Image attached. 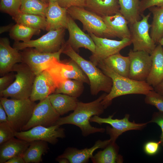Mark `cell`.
<instances>
[{
    "label": "cell",
    "mask_w": 163,
    "mask_h": 163,
    "mask_svg": "<svg viewBox=\"0 0 163 163\" xmlns=\"http://www.w3.org/2000/svg\"><path fill=\"white\" fill-rule=\"evenodd\" d=\"M107 94H103L96 100L89 103L78 102L72 113L67 116L60 117L54 125L60 126L71 124L75 125L80 128L84 136L97 133H103L106 130L105 129L92 126L90 124V120L92 116H99L104 113L105 108L101 101Z\"/></svg>",
    "instance_id": "cell-1"
},
{
    "label": "cell",
    "mask_w": 163,
    "mask_h": 163,
    "mask_svg": "<svg viewBox=\"0 0 163 163\" xmlns=\"http://www.w3.org/2000/svg\"><path fill=\"white\" fill-rule=\"evenodd\" d=\"M97 66L112 80L113 85L110 92L101 101L105 109L111 104L113 99L117 97L129 94L145 95L154 90L153 87L146 81H136L120 75L102 62H99Z\"/></svg>",
    "instance_id": "cell-2"
},
{
    "label": "cell",
    "mask_w": 163,
    "mask_h": 163,
    "mask_svg": "<svg viewBox=\"0 0 163 163\" xmlns=\"http://www.w3.org/2000/svg\"><path fill=\"white\" fill-rule=\"evenodd\" d=\"M62 53L75 61L87 75L90 82L92 95H97L101 91L107 94L110 92L113 85L111 78L91 61L87 60L80 56L67 42Z\"/></svg>",
    "instance_id": "cell-3"
},
{
    "label": "cell",
    "mask_w": 163,
    "mask_h": 163,
    "mask_svg": "<svg viewBox=\"0 0 163 163\" xmlns=\"http://www.w3.org/2000/svg\"><path fill=\"white\" fill-rule=\"evenodd\" d=\"M12 71L16 73L15 80L6 89L0 92V97L17 99L29 98L36 75L22 62L16 64Z\"/></svg>",
    "instance_id": "cell-4"
},
{
    "label": "cell",
    "mask_w": 163,
    "mask_h": 163,
    "mask_svg": "<svg viewBox=\"0 0 163 163\" xmlns=\"http://www.w3.org/2000/svg\"><path fill=\"white\" fill-rule=\"evenodd\" d=\"M0 103L7 113L8 122L17 132L29 121L36 105L30 98L17 99L0 97Z\"/></svg>",
    "instance_id": "cell-5"
},
{
    "label": "cell",
    "mask_w": 163,
    "mask_h": 163,
    "mask_svg": "<svg viewBox=\"0 0 163 163\" xmlns=\"http://www.w3.org/2000/svg\"><path fill=\"white\" fill-rule=\"evenodd\" d=\"M68 14L74 20H77L83 24L84 31L95 36L115 37L104 21L102 17L85 8L73 6L67 9Z\"/></svg>",
    "instance_id": "cell-6"
},
{
    "label": "cell",
    "mask_w": 163,
    "mask_h": 163,
    "mask_svg": "<svg viewBox=\"0 0 163 163\" xmlns=\"http://www.w3.org/2000/svg\"><path fill=\"white\" fill-rule=\"evenodd\" d=\"M65 29L63 28L48 31L36 40H30L26 42H14L13 47L18 50L32 47L41 52H56L65 43L64 40Z\"/></svg>",
    "instance_id": "cell-7"
},
{
    "label": "cell",
    "mask_w": 163,
    "mask_h": 163,
    "mask_svg": "<svg viewBox=\"0 0 163 163\" xmlns=\"http://www.w3.org/2000/svg\"><path fill=\"white\" fill-rule=\"evenodd\" d=\"M45 70L51 75L57 85L59 82L69 79L79 80L90 85L87 75L79 66L72 59L62 62L54 58L49 63Z\"/></svg>",
    "instance_id": "cell-8"
},
{
    "label": "cell",
    "mask_w": 163,
    "mask_h": 163,
    "mask_svg": "<svg viewBox=\"0 0 163 163\" xmlns=\"http://www.w3.org/2000/svg\"><path fill=\"white\" fill-rule=\"evenodd\" d=\"M142 19L129 24L130 39L133 45L134 51H143L151 54L156 45L149 33L151 25L148 20L150 14H141Z\"/></svg>",
    "instance_id": "cell-9"
},
{
    "label": "cell",
    "mask_w": 163,
    "mask_h": 163,
    "mask_svg": "<svg viewBox=\"0 0 163 163\" xmlns=\"http://www.w3.org/2000/svg\"><path fill=\"white\" fill-rule=\"evenodd\" d=\"M89 35L95 45V51L89 59L96 66L100 62L111 55L120 53L122 49L132 43L129 38L118 41L98 37L92 34H89Z\"/></svg>",
    "instance_id": "cell-10"
},
{
    "label": "cell",
    "mask_w": 163,
    "mask_h": 163,
    "mask_svg": "<svg viewBox=\"0 0 163 163\" xmlns=\"http://www.w3.org/2000/svg\"><path fill=\"white\" fill-rule=\"evenodd\" d=\"M113 115H110L108 117L103 118L98 116L95 115L91 117L90 122L96 123L100 125L103 123L109 124L112 126H107L106 130L107 133L110 136V139L113 142H116L119 136L129 130H141L148 123H137L129 120V115L126 114L121 119L113 118Z\"/></svg>",
    "instance_id": "cell-11"
},
{
    "label": "cell",
    "mask_w": 163,
    "mask_h": 163,
    "mask_svg": "<svg viewBox=\"0 0 163 163\" xmlns=\"http://www.w3.org/2000/svg\"><path fill=\"white\" fill-rule=\"evenodd\" d=\"M60 126L58 125L48 127L36 126L26 131L16 132L15 137L29 142L42 140L55 145L58 142V138L66 136L65 129Z\"/></svg>",
    "instance_id": "cell-12"
},
{
    "label": "cell",
    "mask_w": 163,
    "mask_h": 163,
    "mask_svg": "<svg viewBox=\"0 0 163 163\" xmlns=\"http://www.w3.org/2000/svg\"><path fill=\"white\" fill-rule=\"evenodd\" d=\"M60 116L53 108L48 97L36 104L31 118L22 128V131L38 126L46 127L53 126Z\"/></svg>",
    "instance_id": "cell-13"
},
{
    "label": "cell",
    "mask_w": 163,
    "mask_h": 163,
    "mask_svg": "<svg viewBox=\"0 0 163 163\" xmlns=\"http://www.w3.org/2000/svg\"><path fill=\"white\" fill-rule=\"evenodd\" d=\"M65 44L66 42L58 51L54 53L41 52L32 47L26 48L20 52L22 62L28 66L37 75L45 70L49 63L54 58L60 59Z\"/></svg>",
    "instance_id": "cell-14"
},
{
    "label": "cell",
    "mask_w": 163,
    "mask_h": 163,
    "mask_svg": "<svg viewBox=\"0 0 163 163\" xmlns=\"http://www.w3.org/2000/svg\"><path fill=\"white\" fill-rule=\"evenodd\" d=\"M130 60L129 78L134 80L146 81L152 65L151 55L143 51L130 50L128 54Z\"/></svg>",
    "instance_id": "cell-15"
},
{
    "label": "cell",
    "mask_w": 163,
    "mask_h": 163,
    "mask_svg": "<svg viewBox=\"0 0 163 163\" xmlns=\"http://www.w3.org/2000/svg\"><path fill=\"white\" fill-rule=\"evenodd\" d=\"M66 29L69 34L67 42L75 51L77 52L80 48H84L89 50L92 53H94L95 45L92 38L82 30L68 14Z\"/></svg>",
    "instance_id": "cell-16"
},
{
    "label": "cell",
    "mask_w": 163,
    "mask_h": 163,
    "mask_svg": "<svg viewBox=\"0 0 163 163\" xmlns=\"http://www.w3.org/2000/svg\"><path fill=\"white\" fill-rule=\"evenodd\" d=\"M57 86L51 75L44 70L36 76L29 98L34 102L42 101L55 93Z\"/></svg>",
    "instance_id": "cell-17"
},
{
    "label": "cell",
    "mask_w": 163,
    "mask_h": 163,
    "mask_svg": "<svg viewBox=\"0 0 163 163\" xmlns=\"http://www.w3.org/2000/svg\"><path fill=\"white\" fill-rule=\"evenodd\" d=\"M10 45L6 37L0 39V74L2 76L12 71L14 66L22 62L20 52Z\"/></svg>",
    "instance_id": "cell-18"
},
{
    "label": "cell",
    "mask_w": 163,
    "mask_h": 163,
    "mask_svg": "<svg viewBox=\"0 0 163 163\" xmlns=\"http://www.w3.org/2000/svg\"><path fill=\"white\" fill-rule=\"evenodd\" d=\"M111 141L110 139L104 141L98 140L91 147L81 149L74 147H68L62 154L58 157L67 159L70 163H86L93 157V153L96 149L104 148Z\"/></svg>",
    "instance_id": "cell-19"
},
{
    "label": "cell",
    "mask_w": 163,
    "mask_h": 163,
    "mask_svg": "<svg viewBox=\"0 0 163 163\" xmlns=\"http://www.w3.org/2000/svg\"><path fill=\"white\" fill-rule=\"evenodd\" d=\"M68 14L67 9L60 6L57 1H49L46 16V30L66 29Z\"/></svg>",
    "instance_id": "cell-20"
},
{
    "label": "cell",
    "mask_w": 163,
    "mask_h": 163,
    "mask_svg": "<svg viewBox=\"0 0 163 163\" xmlns=\"http://www.w3.org/2000/svg\"><path fill=\"white\" fill-rule=\"evenodd\" d=\"M30 142L13 138L0 145V163H5L11 158L22 155Z\"/></svg>",
    "instance_id": "cell-21"
},
{
    "label": "cell",
    "mask_w": 163,
    "mask_h": 163,
    "mask_svg": "<svg viewBox=\"0 0 163 163\" xmlns=\"http://www.w3.org/2000/svg\"><path fill=\"white\" fill-rule=\"evenodd\" d=\"M152 65L146 82L153 87L159 84L163 79V48L159 44L150 54Z\"/></svg>",
    "instance_id": "cell-22"
},
{
    "label": "cell",
    "mask_w": 163,
    "mask_h": 163,
    "mask_svg": "<svg viewBox=\"0 0 163 163\" xmlns=\"http://www.w3.org/2000/svg\"><path fill=\"white\" fill-rule=\"evenodd\" d=\"M102 17L115 37L121 39H130V32L128 26L129 22L119 12L113 15Z\"/></svg>",
    "instance_id": "cell-23"
},
{
    "label": "cell",
    "mask_w": 163,
    "mask_h": 163,
    "mask_svg": "<svg viewBox=\"0 0 163 163\" xmlns=\"http://www.w3.org/2000/svg\"><path fill=\"white\" fill-rule=\"evenodd\" d=\"M85 8L101 17L113 15L120 10L118 0H86Z\"/></svg>",
    "instance_id": "cell-24"
},
{
    "label": "cell",
    "mask_w": 163,
    "mask_h": 163,
    "mask_svg": "<svg viewBox=\"0 0 163 163\" xmlns=\"http://www.w3.org/2000/svg\"><path fill=\"white\" fill-rule=\"evenodd\" d=\"M48 97L53 108L60 116L75 110L78 102L76 97L61 93H54Z\"/></svg>",
    "instance_id": "cell-25"
},
{
    "label": "cell",
    "mask_w": 163,
    "mask_h": 163,
    "mask_svg": "<svg viewBox=\"0 0 163 163\" xmlns=\"http://www.w3.org/2000/svg\"><path fill=\"white\" fill-rule=\"evenodd\" d=\"M103 150H100L91 158L93 163H122L123 156L118 153L119 147L111 141Z\"/></svg>",
    "instance_id": "cell-26"
},
{
    "label": "cell",
    "mask_w": 163,
    "mask_h": 163,
    "mask_svg": "<svg viewBox=\"0 0 163 163\" xmlns=\"http://www.w3.org/2000/svg\"><path fill=\"white\" fill-rule=\"evenodd\" d=\"M49 149L47 142L42 140L33 141L30 142L22 157L25 163H39L42 161V155L47 153Z\"/></svg>",
    "instance_id": "cell-27"
},
{
    "label": "cell",
    "mask_w": 163,
    "mask_h": 163,
    "mask_svg": "<svg viewBox=\"0 0 163 163\" xmlns=\"http://www.w3.org/2000/svg\"><path fill=\"white\" fill-rule=\"evenodd\" d=\"M101 62L117 74L129 78L130 60L128 56H123L119 53L111 55Z\"/></svg>",
    "instance_id": "cell-28"
},
{
    "label": "cell",
    "mask_w": 163,
    "mask_h": 163,
    "mask_svg": "<svg viewBox=\"0 0 163 163\" xmlns=\"http://www.w3.org/2000/svg\"><path fill=\"white\" fill-rule=\"evenodd\" d=\"M119 12L124 17L129 24L139 21L141 14L139 0H118Z\"/></svg>",
    "instance_id": "cell-29"
},
{
    "label": "cell",
    "mask_w": 163,
    "mask_h": 163,
    "mask_svg": "<svg viewBox=\"0 0 163 163\" xmlns=\"http://www.w3.org/2000/svg\"><path fill=\"white\" fill-rule=\"evenodd\" d=\"M149 9L153 15L150 35L156 44L163 37V8L153 6Z\"/></svg>",
    "instance_id": "cell-30"
},
{
    "label": "cell",
    "mask_w": 163,
    "mask_h": 163,
    "mask_svg": "<svg viewBox=\"0 0 163 163\" xmlns=\"http://www.w3.org/2000/svg\"><path fill=\"white\" fill-rule=\"evenodd\" d=\"M83 83L75 79L65 80L57 84L55 93L63 94L77 98L83 92Z\"/></svg>",
    "instance_id": "cell-31"
},
{
    "label": "cell",
    "mask_w": 163,
    "mask_h": 163,
    "mask_svg": "<svg viewBox=\"0 0 163 163\" xmlns=\"http://www.w3.org/2000/svg\"><path fill=\"white\" fill-rule=\"evenodd\" d=\"M17 23L21 24L36 29L46 30V18L42 16L20 12L12 18Z\"/></svg>",
    "instance_id": "cell-32"
},
{
    "label": "cell",
    "mask_w": 163,
    "mask_h": 163,
    "mask_svg": "<svg viewBox=\"0 0 163 163\" xmlns=\"http://www.w3.org/2000/svg\"><path fill=\"white\" fill-rule=\"evenodd\" d=\"M40 32V30L16 23L13 26L9 31V35L14 42L21 41L26 42L30 40L33 36L39 35Z\"/></svg>",
    "instance_id": "cell-33"
},
{
    "label": "cell",
    "mask_w": 163,
    "mask_h": 163,
    "mask_svg": "<svg viewBox=\"0 0 163 163\" xmlns=\"http://www.w3.org/2000/svg\"><path fill=\"white\" fill-rule=\"evenodd\" d=\"M48 5L49 2L40 0H21L20 12L46 18Z\"/></svg>",
    "instance_id": "cell-34"
},
{
    "label": "cell",
    "mask_w": 163,
    "mask_h": 163,
    "mask_svg": "<svg viewBox=\"0 0 163 163\" xmlns=\"http://www.w3.org/2000/svg\"><path fill=\"white\" fill-rule=\"evenodd\" d=\"M21 4V0H1L0 11L13 18L20 12Z\"/></svg>",
    "instance_id": "cell-35"
},
{
    "label": "cell",
    "mask_w": 163,
    "mask_h": 163,
    "mask_svg": "<svg viewBox=\"0 0 163 163\" xmlns=\"http://www.w3.org/2000/svg\"><path fill=\"white\" fill-rule=\"evenodd\" d=\"M145 95L144 101L146 104L154 106L159 111L163 112V95L154 90Z\"/></svg>",
    "instance_id": "cell-36"
},
{
    "label": "cell",
    "mask_w": 163,
    "mask_h": 163,
    "mask_svg": "<svg viewBox=\"0 0 163 163\" xmlns=\"http://www.w3.org/2000/svg\"><path fill=\"white\" fill-rule=\"evenodd\" d=\"M16 132L8 121L0 123V145L14 138Z\"/></svg>",
    "instance_id": "cell-37"
},
{
    "label": "cell",
    "mask_w": 163,
    "mask_h": 163,
    "mask_svg": "<svg viewBox=\"0 0 163 163\" xmlns=\"http://www.w3.org/2000/svg\"><path fill=\"white\" fill-rule=\"evenodd\" d=\"M161 144L159 141H150L145 143L143 147L144 152L147 155L153 156L157 154L160 150Z\"/></svg>",
    "instance_id": "cell-38"
},
{
    "label": "cell",
    "mask_w": 163,
    "mask_h": 163,
    "mask_svg": "<svg viewBox=\"0 0 163 163\" xmlns=\"http://www.w3.org/2000/svg\"><path fill=\"white\" fill-rule=\"evenodd\" d=\"M148 122V123H156L160 127L161 133L159 141L161 145L163 146V112L159 111L154 112L152 115L151 120Z\"/></svg>",
    "instance_id": "cell-39"
},
{
    "label": "cell",
    "mask_w": 163,
    "mask_h": 163,
    "mask_svg": "<svg viewBox=\"0 0 163 163\" xmlns=\"http://www.w3.org/2000/svg\"><path fill=\"white\" fill-rule=\"evenodd\" d=\"M13 72H9L0 78V92L6 89L14 80L15 74Z\"/></svg>",
    "instance_id": "cell-40"
},
{
    "label": "cell",
    "mask_w": 163,
    "mask_h": 163,
    "mask_svg": "<svg viewBox=\"0 0 163 163\" xmlns=\"http://www.w3.org/2000/svg\"><path fill=\"white\" fill-rule=\"evenodd\" d=\"M153 6L163 8V0H141L139 5L141 14L147 9Z\"/></svg>",
    "instance_id": "cell-41"
},
{
    "label": "cell",
    "mask_w": 163,
    "mask_h": 163,
    "mask_svg": "<svg viewBox=\"0 0 163 163\" xmlns=\"http://www.w3.org/2000/svg\"><path fill=\"white\" fill-rule=\"evenodd\" d=\"M59 5L66 9L73 6L85 8L86 0H57Z\"/></svg>",
    "instance_id": "cell-42"
},
{
    "label": "cell",
    "mask_w": 163,
    "mask_h": 163,
    "mask_svg": "<svg viewBox=\"0 0 163 163\" xmlns=\"http://www.w3.org/2000/svg\"><path fill=\"white\" fill-rule=\"evenodd\" d=\"M8 121V117L3 105L0 103V123Z\"/></svg>",
    "instance_id": "cell-43"
},
{
    "label": "cell",
    "mask_w": 163,
    "mask_h": 163,
    "mask_svg": "<svg viewBox=\"0 0 163 163\" xmlns=\"http://www.w3.org/2000/svg\"><path fill=\"white\" fill-rule=\"evenodd\" d=\"M5 163H25L22 156L19 155L14 157L8 160Z\"/></svg>",
    "instance_id": "cell-44"
},
{
    "label": "cell",
    "mask_w": 163,
    "mask_h": 163,
    "mask_svg": "<svg viewBox=\"0 0 163 163\" xmlns=\"http://www.w3.org/2000/svg\"><path fill=\"white\" fill-rule=\"evenodd\" d=\"M153 88L155 91L163 95V79L159 84L154 87Z\"/></svg>",
    "instance_id": "cell-45"
},
{
    "label": "cell",
    "mask_w": 163,
    "mask_h": 163,
    "mask_svg": "<svg viewBox=\"0 0 163 163\" xmlns=\"http://www.w3.org/2000/svg\"><path fill=\"white\" fill-rule=\"evenodd\" d=\"M13 25L12 24H10L8 25L1 27L0 29V34L5 32L10 31Z\"/></svg>",
    "instance_id": "cell-46"
},
{
    "label": "cell",
    "mask_w": 163,
    "mask_h": 163,
    "mask_svg": "<svg viewBox=\"0 0 163 163\" xmlns=\"http://www.w3.org/2000/svg\"><path fill=\"white\" fill-rule=\"evenodd\" d=\"M56 160L59 163H70L69 160L67 159L64 158L59 157L58 156L56 158Z\"/></svg>",
    "instance_id": "cell-47"
},
{
    "label": "cell",
    "mask_w": 163,
    "mask_h": 163,
    "mask_svg": "<svg viewBox=\"0 0 163 163\" xmlns=\"http://www.w3.org/2000/svg\"><path fill=\"white\" fill-rule=\"evenodd\" d=\"M158 43L162 46H163V37L159 40L158 42Z\"/></svg>",
    "instance_id": "cell-48"
},
{
    "label": "cell",
    "mask_w": 163,
    "mask_h": 163,
    "mask_svg": "<svg viewBox=\"0 0 163 163\" xmlns=\"http://www.w3.org/2000/svg\"><path fill=\"white\" fill-rule=\"evenodd\" d=\"M40 0L42 1L43 2H46V3L49 2V0Z\"/></svg>",
    "instance_id": "cell-49"
},
{
    "label": "cell",
    "mask_w": 163,
    "mask_h": 163,
    "mask_svg": "<svg viewBox=\"0 0 163 163\" xmlns=\"http://www.w3.org/2000/svg\"><path fill=\"white\" fill-rule=\"evenodd\" d=\"M57 1V0H49V1Z\"/></svg>",
    "instance_id": "cell-50"
}]
</instances>
